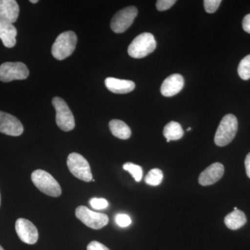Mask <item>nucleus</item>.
I'll list each match as a JSON object with an SVG mask.
<instances>
[{
    "label": "nucleus",
    "mask_w": 250,
    "mask_h": 250,
    "mask_svg": "<svg viewBox=\"0 0 250 250\" xmlns=\"http://www.w3.org/2000/svg\"><path fill=\"white\" fill-rule=\"evenodd\" d=\"M238 123L236 117L233 114L224 116L215 135V145L220 147L229 144L236 136Z\"/></svg>",
    "instance_id": "f257e3e1"
},
{
    "label": "nucleus",
    "mask_w": 250,
    "mask_h": 250,
    "mask_svg": "<svg viewBox=\"0 0 250 250\" xmlns=\"http://www.w3.org/2000/svg\"><path fill=\"white\" fill-rule=\"evenodd\" d=\"M156 42L150 33H143L136 36L128 47V54L134 59H142L154 52Z\"/></svg>",
    "instance_id": "f03ea898"
},
{
    "label": "nucleus",
    "mask_w": 250,
    "mask_h": 250,
    "mask_svg": "<svg viewBox=\"0 0 250 250\" xmlns=\"http://www.w3.org/2000/svg\"><path fill=\"white\" fill-rule=\"evenodd\" d=\"M31 180L36 187L45 195L54 197L62 195V188L58 182L45 170L34 171L31 174Z\"/></svg>",
    "instance_id": "7ed1b4c3"
},
{
    "label": "nucleus",
    "mask_w": 250,
    "mask_h": 250,
    "mask_svg": "<svg viewBox=\"0 0 250 250\" xmlns=\"http://www.w3.org/2000/svg\"><path fill=\"white\" fill-rule=\"evenodd\" d=\"M77 37L72 31L62 33L57 38L52 47V54L57 60L70 57L76 47Z\"/></svg>",
    "instance_id": "20e7f679"
},
{
    "label": "nucleus",
    "mask_w": 250,
    "mask_h": 250,
    "mask_svg": "<svg viewBox=\"0 0 250 250\" xmlns=\"http://www.w3.org/2000/svg\"><path fill=\"white\" fill-rule=\"evenodd\" d=\"M69 170L75 177L85 182L93 180V174L89 164L83 156L78 153H71L67 159Z\"/></svg>",
    "instance_id": "39448f33"
},
{
    "label": "nucleus",
    "mask_w": 250,
    "mask_h": 250,
    "mask_svg": "<svg viewBox=\"0 0 250 250\" xmlns=\"http://www.w3.org/2000/svg\"><path fill=\"white\" fill-rule=\"evenodd\" d=\"M52 104L57 113L56 123L59 127L64 131H72L75 126V118L66 103L62 98L55 97Z\"/></svg>",
    "instance_id": "423d86ee"
},
{
    "label": "nucleus",
    "mask_w": 250,
    "mask_h": 250,
    "mask_svg": "<svg viewBox=\"0 0 250 250\" xmlns=\"http://www.w3.org/2000/svg\"><path fill=\"white\" fill-rule=\"evenodd\" d=\"M75 215L85 226L93 229H100L104 228L107 225L109 220L107 215L93 211L85 206L77 207Z\"/></svg>",
    "instance_id": "0eeeda50"
},
{
    "label": "nucleus",
    "mask_w": 250,
    "mask_h": 250,
    "mask_svg": "<svg viewBox=\"0 0 250 250\" xmlns=\"http://www.w3.org/2000/svg\"><path fill=\"white\" fill-rule=\"evenodd\" d=\"M29 71L22 62H6L0 65V81L10 82L14 80H26Z\"/></svg>",
    "instance_id": "6e6552de"
},
{
    "label": "nucleus",
    "mask_w": 250,
    "mask_h": 250,
    "mask_svg": "<svg viewBox=\"0 0 250 250\" xmlns=\"http://www.w3.org/2000/svg\"><path fill=\"white\" fill-rule=\"evenodd\" d=\"M138 15L135 6H129L117 12L112 18L111 28L117 34L125 32L134 22Z\"/></svg>",
    "instance_id": "1a4fd4ad"
},
{
    "label": "nucleus",
    "mask_w": 250,
    "mask_h": 250,
    "mask_svg": "<svg viewBox=\"0 0 250 250\" xmlns=\"http://www.w3.org/2000/svg\"><path fill=\"white\" fill-rule=\"evenodd\" d=\"M16 231L23 243L34 245L39 240V231L35 225L29 220L19 218L16 220Z\"/></svg>",
    "instance_id": "9d476101"
},
{
    "label": "nucleus",
    "mask_w": 250,
    "mask_h": 250,
    "mask_svg": "<svg viewBox=\"0 0 250 250\" xmlns=\"http://www.w3.org/2000/svg\"><path fill=\"white\" fill-rule=\"evenodd\" d=\"M23 131V125L16 117L0 111V132L9 136H18Z\"/></svg>",
    "instance_id": "9b49d317"
},
{
    "label": "nucleus",
    "mask_w": 250,
    "mask_h": 250,
    "mask_svg": "<svg viewBox=\"0 0 250 250\" xmlns=\"http://www.w3.org/2000/svg\"><path fill=\"white\" fill-rule=\"evenodd\" d=\"M225 168L220 163H214L208 166L199 177L198 182L200 185L207 187L216 183L223 177Z\"/></svg>",
    "instance_id": "f8f14e48"
},
{
    "label": "nucleus",
    "mask_w": 250,
    "mask_h": 250,
    "mask_svg": "<svg viewBox=\"0 0 250 250\" xmlns=\"http://www.w3.org/2000/svg\"><path fill=\"white\" fill-rule=\"evenodd\" d=\"M184 85V77L179 74H173L163 82L161 86V94L165 97L174 96L182 90Z\"/></svg>",
    "instance_id": "ddd939ff"
},
{
    "label": "nucleus",
    "mask_w": 250,
    "mask_h": 250,
    "mask_svg": "<svg viewBox=\"0 0 250 250\" xmlns=\"http://www.w3.org/2000/svg\"><path fill=\"white\" fill-rule=\"evenodd\" d=\"M20 8L15 0H0V21L16 22L19 16Z\"/></svg>",
    "instance_id": "4468645a"
},
{
    "label": "nucleus",
    "mask_w": 250,
    "mask_h": 250,
    "mask_svg": "<svg viewBox=\"0 0 250 250\" xmlns=\"http://www.w3.org/2000/svg\"><path fill=\"white\" fill-rule=\"evenodd\" d=\"M105 85L108 90L117 94L129 93L135 88V83L132 81L120 80L114 77L106 78Z\"/></svg>",
    "instance_id": "2eb2a0df"
},
{
    "label": "nucleus",
    "mask_w": 250,
    "mask_h": 250,
    "mask_svg": "<svg viewBox=\"0 0 250 250\" xmlns=\"http://www.w3.org/2000/svg\"><path fill=\"white\" fill-rule=\"evenodd\" d=\"M17 29L11 23L0 21V39L5 47L12 48L16 44Z\"/></svg>",
    "instance_id": "dca6fc26"
},
{
    "label": "nucleus",
    "mask_w": 250,
    "mask_h": 250,
    "mask_svg": "<svg viewBox=\"0 0 250 250\" xmlns=\"http://www.w3.org/2000/svg\"><path fill=\"white\" fill-rule=\"evenodd\" d=\"M247 223V218L244 212L239 209L233 210L225 218V223L229 229L237 230L244 226Z\"/></svg>",
    "instance_id": "f3484780"
},
{
    "label": "nucleus",
    "mask_w": 250,
    "mask_h": 250,
    "mask_svg": "<svg viewBox=\"0 0 250 250\" xmlns=\"http://www.w3.org/2000/svg\"><path fill=\"white\" fill-rule=\"evenodd\" d=\"M109 128L113 136L123 140L129 139L131 135V129L124 122L120 120H112L109 122Z\"/></svg>",
    "instance_id": "a211bd4d"
},
{
    "label": "nucleus",
    "mask_w": 250,
    "mask_h": 250,
    "mask_svg": "<svg viewBox=\"0 0 250 250\" xmlns=\"http://www.w3.org/2000/svg\"><path fill=\"white\" fill-rule=\"evenodd\" d=\"M184 134L182 126L177 122H170L166 125L164 129V136L167 139V143L182 139Z\"/></svg>",
    "instance_id": "6ab92c4d"
},
{
    "label": "nucleus",
    "mask_w": 250,
    "mask_h": 250,
    "mask_svg": "<svg viewBox=\"0 0 250 250\" xmlns=\"http://www.w3.org/2000/svg\"><path fill=\"white\" fill-rule=\"evenodd\" d=\"M163 178H164V174L162 171L159 168H154L148 172L145 178V182L148 185L157 187L162 182Z\"/></svg>",
    "instance_id": "aec40b11"
},
{
    "label": "nucleus",
    "mask_w": 250,
    "mask_h": 250,
    "mask_svg": "<svg viewBox=\"0 0 250 250\" xmlns=\"http://www.w3.org/2000/svg\"><path fill=\"white\" fill-rule=\"evenodd\" d=\"M238 73L242 80L247 81L250 79V54L242 59L238 67Z\"/></svg>",
    "instance_id": "412c9836"
},
{
    "label": "nucleus",
    "mask_w": 250,
    "mask_h": 250,
    "mask_svg": "<svg viewBox=\"0 0 250 250\" xmlns=\"http://www.w3.org/2000/svg\"><path fill=\"white\" fill-rule=\"evenodd\" d=\"M123 169L127 171L131 174L136 182H141L143 177V169L140 166L136 165L132 163H125L123 165Z\"/></svg>",
    "instance_id": "4be33fe9"
},
{
    "label": "nucleus",
    "mask_w": 250,
    "mask_h": 250,
    "mask_svg": "<svg viewBox=\"0 0 250 250\" xmlns=\"http://www.w3.org/2000/svg\"><path fill=\"white\" fill-rule=\"evenodd\" d=\"M221 2V0H205L204 6H205V11L208 14L215 13Z\"/></svg>",
    "instance_id": "5701e85b"
},
{
    "label": "nucleus",
    "mask_w": 250,
    "mask_h": 250,
    "mask_svg": "<svg viewBox=\"0 0 250 250\" xmlns=\"http://www.w3.org/2000/svg\"><path fill=\"white\" fill-rule=\"evenodd\" d=\"M90 205L93 208L97 210L104 209L108 207V202L104 198H94L90 199Z\"/></svg>",
    "instance_id": "b1692460"
},
{
    "label": "nucleus",
    "mask_w": 250,
    "mask_h": 250,
    "mask_svg": "<svg viewBox=\"0 0 250 250\" xmlns=\"http://www.w3.org/2000/svg\"><path fill=\"white\" fill-rule=\"evenodd\" d=\"M116 223L118 226L121 228H126L131 224V220L129 215L125 214V213H119L116 215Z\"/></svg>",
    "instance_id": "393cba45"
},
{
    "label": "nucleus",
    "mask_w": 250,
    "mask_h": 250,
    "mask_svg": "<svg viewBox=\"0 0 250 250\" xmlns=\"http://www.w3.org/2000/svg\"><path fill=\"white\" fill-rule=\"evenodd\" d=\"M175 3V0H158L156 6L158 11H164L170 9Z\"/></svg>",
    "instance_id": "a878e982"
},
{
    "label": "nucleus",
    "mask_w": 250,
    "mask_h": 250,
    "mask_svg": "<svg viewBox=\"0 0 250 250\" xmlns=\"http://www.w3.org/2000/svg\"><path fill=\"white\" fill-rule=\"evenodd\" d=\"M87 250H110L107 247L98 241L90 242L87 246Z\"/></svg>",
    "instance_id": "bb28decb"
},
{
    "label": "nucleus",
    "mask_w": 250,
    "mask_h": 250,
    "mask_svg": "<svg viewBox=\"0 0 250 250\" xmlns=\"http://www.w3.org/2000/svg\"><path fill=\"white\" fill-rule=\"evenodd\" d=\"M243 28L245 31L250 34V14L246 15L243 18Z\"/></svg>",
    "instance_id": "cd10ccee"
},
{
    "label": "nucleus",
    "mask_w": 250,
    "mask_h": 250,
    "mask_svg": "<svg viewBox=\"0 0 250 250\" xmlns=\"http://www.w3.org/2000/svg\"><path fill=\"white\" fill-rule=\"evenodd\" d=\"M245 166H246L247 175L250 178V152L246 156Z\"/></svg>",
    "instance_id": "c85d7f7f"
},
{
    "label": "nucleus",
    "mask_w": 250,
    "mask_h": 250,
    "mask_svg": "<svg viewBox=\"0 0 250 250\" xmlns=\"http://www.w3.org/2000/svg\"><path fill=\"white\" fill-rule=\"evenodd\" d=\"M30 2L36 4V3L39 2V1L38 0H31Z\"/></svg>",
    "instance_id": "c756f323"
},
{
    "label": "nucleus",
    "mask_w": 250,
    "mask_h": 250,
    "mask_svg": "<svg viewBox=\"0 0 250 250\" xmlns=\"http://www.w3.org/2000/svg\"><path fill=\"white\" fill-rule=\"evenodd\" d=\"M190 130H191V127H188V129H187V131H190Z\"/></svg>",
    "instance_id": "7c9ffc66"
},
{
    "label": "nucleus",
    "mask_w": 250,
    "mask_h": 250,
    "mask_svg": "<svg viewBox=\"0 0 250 250\" xmlns=\"http://www.w3.org/2000/svg\"><path fill=\"white\" fill-rule=\"evenodd\" d=\"M0 250H4V249H3L2 247H1V246H0Z\"/></svg>",
    "instance_id": "2f4dec72"
},
{
    "label": "nucleus",
    "mask_w": 250,
    "mask_h": 250,
    "mask_svg": "<svg viewBox=\"0 0 250 250\" xmlns=\"http://www.w3.org/2000/svg\"><path fill=\"white\" fill-rule=\"evenodd\" d=\"M238 209V208H237V207H234V208H233V210H236Z\"/></svg>",
    "instance_id": "473e14b6"
},
{
    "label": "nucleus",
    "mask_w": 250,
    "mask_h": 250,
    "mask_svg": "<svg viewBox=\"0 0 250 250\" xmlns=\"http://www.w3.org/2000/svg\"><path fill=\"white\" fill-rule=\"evenodd\" d=\"M0 205H1V195H0Z\"/></svg>",
    "instance_id": "72a5a7b5"
}]
</instances>
